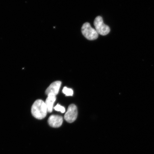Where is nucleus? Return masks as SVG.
I'll use <instances>...</instances> for the list:
<instances>
[{
    "label": "nucleus",
    "mask_w": 154,
    "mask_h": 154,
    "mask_svg": "<svg viewBox=\"0 0 154 154\" xmlns=\"http://www.w3.org/2000/svg\"><path fill=\"white\" fill-rule=\"evenodd\" d=\"M47 112L45 103L41 100H36L32 106V114L38 120H42L45 118L47 116Z\"/></svg>",
    "instance_id": "nucleus-1"
},
{
    "label": "nucleus",
    "mask_w": 154,
    "mask_h": 154,
    "mask_svg": "<svg viewBox=\"0 0 154 154\" xmlns=\"http://www.w3.org/2000/svg\"><path fill=\"white\" fill-rule=\"evenodd\" d=\"M82 33L87 39L94 40L97 39L99 36L95 29L92 28L89 23H85L83 25L82 28Z\"/></svg>",
    "instance_id": "nucleus-2"
},
{
    "label": "nucleus",
    "mask_w": 154,
    "mask_h": 154,
    "mask_svg": "<svg viewBox=\"0 0 154 154\" xmlns=\"http://www.w3.org/2000/svg\"><path fill=\"white\" fill-rule=\"evenodd\" d=\"M94 25L98 34L101 35H106L110 32L109 27L104 23L103 19L101 16L96 17L94 20Z\"/></svg>",
    "instance_id": "nucleus-3"
},
{
    "label": "nucleus",
    "mask_w": 154,
    "mask_h": 154,
    "mask_svg": "<svg viewBox=\"0 0 154 154\" xmlns=\"http://www.w3.org/2000/svg\"><path fill=\"white\" fill-rule=\"evenodd\" d=\"M78 116V109L76 105L71 104L64 116L65 120L69 123H72L76 120Z\"/></svg>",
    "instance_id": "nucleus-4"
},
{
    "label": "nucleus",
    "mask_w": 154,
    "mask_h": 154,
    "mask_svg": "<svg viewBox=\"0 0 154 154\" xmlns=\"http://www.w3.org/2000/svg\"><path fill=\"white\" fill-rule=\"evenodd\" d=\"M48 122L50 126L52 128H59L62 125L63 117L59 115H52L48 119Z\"/></svg>",
    "instance_id": "nucleus-5"
},
{
    "label": "nucleus",
    "mask_w": 154,
    "mask_h": 154,
    "mask_svg": "<svg viewBox=\"0 0 154 154\" xmlns=\"http://www.w3.org/2000/svg\"><path fill=\"white\" fill-rule=\"evenodd\" d=\"M61 84V82L59 81L53 82L46 90L45 93L48 95L51 94L56 96L59 93Z\"/></svg>",
    "instance_id": "nucleus-6"
},
{
    "label": "nucleus",
    "mask_w": 154,
    "mask_h": 154,
    "mask_svg": "<svg viewBox=\"0 0 154 154\" xmlns=\"http://www.w3.org/2000/svg\"><path fill=\"white\" fill-rule=\"evenodd\" d=\"M56 100V96L51 95H48V97L45 102L46 106H47L48 112L51 113L53 111V107L54 103Z\"/></svg>",
    "instance_id": "nucleus-7"
},
{
    "label": "nucleus",
    "mask_w": 154,
    "mask_h": 154,
    "mask_svg": "<svg viewBox=\"0 0 154 154\" xmlns=\"http://www.w3.org/2000/svg\"><path fill=\"white\" fill-rule=\"evenodd\" d=\"M63 92L66 96H72L73 94V91L71 88L65 87L63 90Z\"/></svg>",
    "instance_id": "nucleus-8"
},
{
    "label": "nucleus",
    "mask_w": 154,
    "mask_h": 154,
    "mask_svg": "<svg viewBox=\"0 0 154 154\" xmlns=\"http://www.w3.org/2000/svg\"><path fill=\"white\" fill-rule=\"evenodd\" d=\"M54 108L55 110L60 111L62 113H64L65 111V107L59 104L56 106Z\"/></svg>",
    "instance_id": "nucleus-9"
}]
</instances>
